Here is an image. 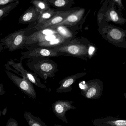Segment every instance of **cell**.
I'll use <instances>...</instances> for the list:
<instances>
[{"mask_svg":"<svg viewBox=\"0 0 126 126\" xmlns=\"http://www.w3.org/2000/svg\"><path fill=\"white\" fill-rule=\"evenodd\" d=\"M45 58H30L27 65L31 70L43 79L52 78L55 75L58 70L57 64L52 60Z\"/></svg>","mask_w":126,"mask_h":126,"instance_id":"obj_1","label":"cell"},{"mask_svg":"<svg viewBox=\"0 0 126 126\" xmlns=\"http://www.w3.org/2000/svg\"><path fill=\"white\" fill-rule=\"evenodd\" d=\"M30 26L23 29L15 31L0 40L4 48L8 49V51L12 52L18 49H23L26 47V32L32 29Z\"/></svg>","mask_w":126,"mask_h":126,"instance_id":"obj_2","label":"cell"},{"mask_svg":"<svg viewBox=\"0 0 126 126\" xmlns=\"http://www.w3.org/2000/svg\"><path fill=\"white\" fill-rule=\"evenodd\" d=\"M23 60V59L21 57L20 62L16 63L13 60L10 59L7 61V63L4 65V67L7 70L12 71L20 75L22 78L28 80L39 88L44 89L48 92L52 91L51 89L41 83L37 74L30 72L23 67L22 65Z\"/></svg>","mask_w":126,"mask_h":126,"instance_id":"obj_3","label":"cell"},{"mask_svg":"<svg viewBox=\"0 0 126 126\" xmlns=\"http://www.w3.org/2000/svg\"><path fill=\"white\" fill-rule=\"evenodd\" d=\"M67 43L50 48L54 51L76 57H84L88 54L89 48L87 46L81 44L75 40L70 41Z\"/></svg>","mask_w":126,"mask_h":126,"instance_id":"obj_4","label":"cell"},{"mask_svg":"<svg viewBox=\"0 0 126 126\" xmlns=\"http://www.w3.org/2000/svg\"><path fill=\"white\" fill-rule=\"evenodd\" d=\"M6 73L11 81L24 93L33 99L36 98V92L31 82L23 78L19 77L10 71H6Z\"/></svg>","mask_w":126,"mask_h":126,"instance_id":"obj_5","label":"cell"},{"mask_svg":"<svg viewBox=\"0 0 126 126\" xmlns=\"http://www.w3.org/2000/svg\"><path fill=\"white\" fill-rule=\"evenodd\" d=\"M25 48L27 49L26 51L22 52L23 59L30 58L34 57L50 58L52 57H59L63 54L54 51L50 48L40 47H33L27 46Z\"/></svg>","mask_w":126,"mask_h":126,"instance_id":"obj_6","label":"cell"},{"mask_svg":"<svg viewBox=\"0 0 126 126\" xmlns=\"http://www.w3.org/2000/svg\"><path fill=\"white\" fill-rule=\"evenodd\" d=\"M103 90V82L98 79H94L89 81L86 84L85 88L82 89L81 94L87 99H99L102 95Z\"/></svg>","mask_w":126,"mask_h":126,"instance_id":"obj_7","label":"cell"},{"mask_svg":"<svg viewBox=\"0 0 126 126\" xmlns=\"http://www.w3.org/2000/svg\"><path fill=\"white\" fill-rule=\"evenodd\" d=\"M72 101L59 100L57 101L52 105V110L55 116L66 123H68L66 117V113L70 110L75 109L77 107L72 105Z\"/></svg>","mask_w":126,"mask_h":126,"instance_id":"obj_8","label":"cell"},{"mask_svg":"<svg viewBox=\"0 0 126 126\" xmlns=\"http://www.w3.org/2000/svg\"><path fill=\"white\" fill-rule=\"evenodd\" d=\"M106 39L112 43H123L125 40L126 31L115 26L109 25L103 29Z\"/></svg>","mask_w":126,"mask_h":126,"instance_id":"obj_9","label":"cell"},{"mask_svg":"<svg viewBox=\"0 0 126 126\" xmlns=\"http://www.w3.org/2000/svg\"><path fill=\"white\" fill-rule=\"evenodd\" d=\"M76 9H72L64 11H57V13L49 20L37 26L33 27L32 29L37 31L58 24L63 21L69 15Z\"/></svg>","mask_w":126,"mask_h":126,"instance_id":"obj_10","label":"cell"},{"mask_svg":"<svg viewBox=\"0 0 126 126\" xmlns=\"http://www.w3.org/2000/svg\"><path fill=\"white\" fill-rule=\"evenodd\" d=\"M87 73V72L78 73L64 79L60 81L61 85L57 89L56 92L59 93L70 92L72 90V85L78 79L86 75Z\"/></svg>","mask_w":126,"mask_h":126,"instance_id":"obj_11","label":"cell"},{"mask_svg":"<svg viewBox=\"0 0 126 126\" xmlns=\"http://www.w3.org/2000/svg\"><path fill=\"white\" fill-rule=\"evenodd\" d=\"M40 13L34 6L32 5L27 9L20 16L18 23L22 24H31L37 21L39 17Z\"/></svg>","mask_w":126,"mask_h":126,"instance_id":"obj_12","label":"cell"},{"mask_svg":"<svg viewBox=\"0 0 126 126\" xmlns=\"http://www.w3.org/2000/svg\"><path fill=\"white\" fill-rule=\"evenodd\" d=\"M93 124L95 126H126V120L118 118L108 117L94 119Z\"/></svg>","mask_w":126,"mask_h":126,"instance_id":"obj_13","label":"cell"},{"mask_svg":"<svg viewBox=\"0 0 126 126\" xmlns=\"http://www.w3.org/2000/svg\"><path fill=\"white\" fill-rule=\"evenodd\" d=\"M85 12V9H77L74 11L69 15L63 21L54 26L63 25L73 26L76 25L81 20Z\"/></svg>","mask_w":126,"mask_h":126,"instance_id":"obj_14","label":"cell"},{"mask_svg":"<svg viewBox=\"0 0 126 126\" xmlns=\"http://www.w3.org/2000/svg\"><path fill=\"white\" fill-rule=\"evenodd\" d=\"M113 3L111 8L108 9L105 13L106 21L107 22H112L117 24L123 25L126 21V18L123 17L118 13Z\"/></svg>","mask_w":126,"mask_h":126,"instance_id":"obj_15","label":"cell"},{"mask_svg":"<svg viewBox=\"0 0 126 126\" xmlns=\"http://www.w3.org/2000/svg\"><path fill=\"white\" fill-rule=\"evenodd\" d=\"M70 41L62 37L61 36L49 41H44L36 44V46L40 47L48 48H54L63 45Z\"/></svg>","mask_w":126,"mask_h":126,"instance_id":"obj_16","label":"cell"},{"mask_svg":"<svg viewBox=\"0 0 126 126\" xmlns=\"http://www.w3.org/2000/svg\"><path fill=\"white\" fill-rule=\"evenodd\" d=\"M24 116L29 126H47L40 118L34 116L30 112L25 111Z\"/></svg>","mask_w":126,"mask_h":126,"instance_id":"obj_17","label":"cell"},{"mask_svg":"<svg viewBox=\"0 0 126 126\" xmlns=\"http://www.w3.org/2000/svg\"><path fill=\"white\" fill-rule=\"evenodd\" d=\"M56 30L58 33L62 37L70 41L72 37V34L67 26L63 25H57L50 27Z\"/></svg>","mask_w":126,"mask_h":126,"instance_id":"obj_18","label":"cell"},{"mask_svg":"<svg viewBox=\"0 0 126 126\" xmlns=\"http://www.w3.org/2000/svg\"><path fill=\"white\" fill-rule=\"evenodd\" d=\"M57 11L52 9L51 8L48 10L41 13L37 21V24L35 27L49 20L57 13Z\"/></svg>","mask_w":126,"mask_h":126,"instance_id":"obj_19","label":"cell"},{"mask_svg":"<svg viewBox=\"0 0 126 126\" xmlns=\"http://www.w3.org/2000/svg\"><path fill=\"white\" fill-rule=\"evenodd\" d=\"M50 6L57 8H64L73 3L72 0H44Z\"/></svg>","mask_w":126,"mask_h":126,"instance_id":"obj_20","label":"cell"},{"mask_svg":"<svg viewBox=\"0 0 126 126\" xmlns=\"http://www.w3.org/2000/svg\"><path fill=\"white\" fill-rule=\"evenodd\" d=\"M20 4V1L14 2L0 8V21L9 15L12 10L14 9Z\"/></svg>","mask_w":126,"mask_h":126,"instance_id":"obj_21","label":"cell"},{"mask_svg":"<svg viewBox=\"0 0 126 126\" xmlns=\"http://www.w3.org/2000/svg\"><path fill=\"white\" fill-rule=\"evenodd\" d=\"M30 3L32 4L40 13L51 9L50 6L44 0H31Z\"/></svg>","mask_w":126,"mask_h":126,"instance_id":"obj_22","label":"cell"},{"mask_svg":"<svg viewBox=\"0 0 126 126\" xmlns=\"http://www.w3.org/2000/svg\"><path fill=\"white\" fill-rule=\"evenodd\" d=\"M21 0H0V8L9 4L19 1Z\"/></svg>","mask_w":126,"mask_h":126,"instance_id":"obj_23","label":"cell"},{"mask_svg":"<svg viewBox=\"0 0 126 126\" xmlns=\"http://www.w3.org/2000/svg\"><path fill=\"white\" fill-rule=\"evenodd\" d=\"M6 126H18V124L15 120L10 118L7 123Z\"/></svg>","mask_w":126,"mask_h":126,"instance_id":"obj_24","label":"cell"},{"mask_svg":"<svg viewBox=\"0 0 126 126\" xmlns=\"http://www.w3.org/2000/svg\"><path fill=\"white\" fill-rule=\"evenodd\" d=\"M114 3L116 4L120 9L124 10V7L122 3V0H112Z\"/></svg>","mask_w":126,"mask_h":126,"instance_id":"obj_25","label":"cell"},{"mask_svg":"<svg viewBox=\"0 0 126 126\" xmlns=\"http://www.w3.org/2000/svg\"><path fill=\"white\" fill-rule=\"evenodd\" d=\"M6 92L4 90L3 84V83L0 84V96L4 94Z\"/></svg>","mask_w":126,"mask_h":126,"instance_id":"obj_26","label":"cell"},{"mask_svg":"<svg viewBox=\"0 0 126 126\" xmlns=\"http://www.w3.org/2000/svg\"><path fill=\"white\" fill-rule=\"evenodd\" d=\"M7 107H5L4 109L3 110L2 112L1 111V114L2 115H6V114L7 113Z\"/></svg>","mask_w":126,"mask_h":126,"instance_id":"obj_27","label":"cell"},{"mask_svg":"<svg viewBox=\"0 0 126 126\" xmlns=\"http://www.w3.org/2000/svg\"><path fill=\"white\" fill-rule=\"evenodd\" d=\"M4 49V48L3 46L2 45V44L0 42V53L3 51Z\"/></svg>","mask_w":126,"mask_h":126,"instance_id":"obj_28","label":"cell"},{"mask_svg":"<svg viewBox=\"0 0 126 126\" xmlns=\"http://www.w3.org/2000/svg\"><path fill=\"white\" fill-rule=\"evenodd\" d=\"M54 126H61V125H59V124H55L54 125Z\"/></svg>","mask_w":126,"mask_h":126,"instance_id":"obj_29","label":"cell"},{"mask_svg":"<svg viewBox=\"0 0 126 126\" xmlns=\"http://www.w3.org/2000/svg\"><path fill=\"white\" fill-rule=\"evenodd\" d=\"M1 111L0 110V118L1 116Z\"/></svg>","mask_w":126,"mask_h":126,"instance_id":"obj_30","label":"cell"}]
</instances>
